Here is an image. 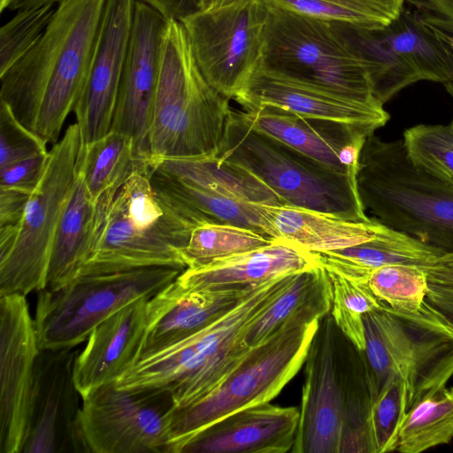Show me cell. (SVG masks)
I'll return each instance as SVG.
<instances>
[{
    "mask_svg": "<svg viewBox=\"0 0 453 453\" xmlns=\"http://www.w3.org/2000/svg\"><path fill=\"white\" fill-rule=\"evenodd\" d=\"M234 100L243 110L273 105L304 117L345 123L372 133L385 126L390 118L383 104L347 97L269 70L262 64Z\"/></svg>",
    "mask_w": 453,
    "mask_h": 453,
    "instance_id": "obj_19",
    "label": "cell"
},
{
    "mask_svg": "<svg viewBox=\"0 0 453 453\" xmlns=\"http://www.w3.org/2000/svg\"><path fill=\"white\" fill-rule=\"evenodd\" d=\"M320 319L311 311L293 316L252 346L213 388L188 405L175 407L168 423L169 453H180L190 438L221 418L275 398L304 365Z\"/></svg>",
    "mask_w": 453,
    "mask_h": 453,
    "instance_id": "obj_7",
    "label": "cell"
},
{
    "mask_svg": "<svg viewBox=\"0 0 453 453\" xmlns=\"http://www.w3.org/2000/svg\"><path fill=\"white\" fill-rule=\"evenodd\" d=\"M426 301L442 312L453 323V288L429 283Z\"/></svg>",
    "mask_w": 453,
    "mask_h": 453,
    "instance_id": "obj_49",
    "label": "cell"
},
{
    "mask_svg": "<svg viewBox=\"0 0 453 453\" xmlns=\"http://www.w3.org/2000/svg\"><path fill=\"white\" fill-rule=\"evenodd\" d=\"M426 271L429 283L453 288V254L441 255Z\"/></svg>",
    "mask_w": 453,
    "mask_h": 453,
    "instance_id": "obj_48",
    "label": "cell"
},
{
    "mask_svg": "<svg viewBox=\"0 0 453 453\" xmlns=\"http://www.w3.org/2000/svg\"><path fill=\"white\" fill-rule=\"evenodd\" d=\"M343 28L364 57L373 94L382 104L403 88L421 81L415 69L391 49L380 30Z\"/></svg>",
    "mask_w": 453,
    "mask_h": 453,
    "instance_id": "obj_35",
    "label": "cell"
},
{
    "mask_svg": "<svg viewBox=\"0 0 453 453\" xmlns=\"http://www.w3.org/2000/svg\"><path fill=\"white\" fill-rule=\"evenodd\" d=\"M183 270L148 267L79 275L39 291L34 319L40 349L77 347L111 314L140 298H150Z\"/></svg>",
    "mask_w": 453,
    "mask_h": 453,
    "instance_id": "obj_11",
    "label": "cell"
},
{
    "mask_svg": "<svg viewBox=\"0 0 453 453\" xmlns=\"http://www.w3.org/2000/svg\"><path fill=\"white\" fill-rule=\"evenodd\" d=\"M47 142L24 126L0 101V168L49 152Z\"/></svg>",
    "mask_w": 453,
    "mask_h": 453,
    "instance_id": "obj_43",
    "label": "cell"
},
{
    "mask_svg": "<svg viewBox=\"0 0 453 453\" xmlns=\"http://www.w3.org/2000/svg\"><path fill=\"white\" fill-rule=\"evenodd\" d=\"M327 272L367 283L377 268L405 265L427 269L443 255L440 250L388 226L373 239L344 249L314 253Z\"/></svg>",
    "mask_w": 453,
    "mask_h": 453,
    "instance_id": "obj_27",
    "label": "cell"
},
{
    "mask_svg": "<svg viewBox=\"0 0 453 453\" xmlns=\"http://www.w3.org/2000/svg\"><path fill=\"white\" fill-rule=\"evenodd\" d=\"M56 8L46 4L17 11L0 29V74L7 71L38 41Z\"/></svg>",
    "mask_w": 453,
    "mask_h": 453,
    "instance_id": "obj_42",
    "label": "cell"
},
{
    "mask_svg": "<svg viewBox=\"0 0 453 453\" xmlns=\"http://www.w3.org/2000/svg\"><path fill=\"white\" fill-rule=\"evenodd\" d=\"M319 265L314 253L289 242L274 239L265 247L186 268L176 278L185 288L257 286L279 276Z\"/></svg>",
    "mask_w": 453,
    "mask_h": 453,
    "instance_id": "obj_24",
    "label": "cell"
},
{
    "mask_svg": "<svg viewBox=\"0 0 453 453\" xmlns=\"http://www.w3.org/2000/svg\"><path fill=\"white\" fill-rule=\"evenodd\" d=\"M298 423L297 407L253 405L203 429L180 453H286L293 449Z\"/></svg>",
    "mask_w": 453,
    "mask_h": 453,
    "instance_id": "obj_22",
    "label": "cell"
},
{
    "mask_svg": "<svg viewBox=\"0 0 453 453\" xmlns=\"http://www.w3.org/2000/svg\"><path fill=\"white\" fill-rule=\"evenodd\" d=\"M426 21L453 36V0H405Z\"/></svg>",
    "mask_w": 453,
    "mask_h": 453,
    "instance_id": "obj_45",
    "label": "cell"
},
{
    "mask_svg": "<svg viewBox=\"0 0 453 453\" xmlns=\"http://www.w3.org/2000/svg\"><path fill=\"white\" fill-rule=\"evenodd\" d=\"M265 183L283 204L368 221L357 177L338 172L250 127L231 110L215 156Z\"/></svg>",
    "mask_w": 453,
    "mask_h": 453,
    "instance_id": "obj_8",
    "label": "cell"
},
{
    "mask_svg": "<svg viewBox=\"0 0 453 453\" xmlns=\"http://www.w3.org/2000/svg\"><path fill=\"white\" fill-rule=\"evenodd\" d=\"M106 0H62L35 45L0 74V101L56 143L81 95Z\"/></svg>",
    "mask_w": 453,
    "mask_h": 453,
    "instance_id": "obj_1",
    "label": "cell"
},
{
    "mask_svg": "<svg viewBox=\"0 0 453 453\" xmlns=\"http://www.w3.org/2000/svg\"><path fill=\"white\" fill-rule=\"evenodd\" d=\"M267 20L264 0H241L180 21L200 72L222 96L234 99L260 65Z\"/></svg>",
    "mask_w": 453,
    "mask_h": 453,
    "instance_id": "obj_12",
    "label": "cell"
},
{
    "mask_svg": "<svg viewBox=\"0 0 453 453\" xmlns=\"http://www.w3.org/2000/svg\"><path fill=\"white\" fill-rule=\"evenodd\" d=\"M267 5L262 65L360 102L382 104L373 94L364 57L342 26Z\"/></svg>",
    "mask_w": 453,
    "mask_h": 453,
    "instance_id": "obj_9",
    "label": "cell"
},
{
    "mask_svg": "<svg viewBox=\"0 0 453 453\" xmlns=\"http://www.w3.org/2000/svg\"><path fill=\"white\" fill-rule=\"evenodd\" d=\"M380 33L421 81L444 85L453 79V36L426 21L415 10L404 5Z\"/></svg>",
    "mask_w": 453,
    "mask_h": 453,
    "instance_id": "obj_28",
    "label": "cell"
},
{
    "mask_svg": "<svg viewBox=\"0 0 453 453\" xmlns=\"http://www.w3.org/2000/svg\"><path fill=\"white\" fill-rule=\"evenodd\" d=\"M150 169L239 200L283 204L279 196L255 175L216 157L166 158L155 163Z\"/></svg>",
    "mask_w": 453,
    "mask_h": 453,
    "instance_id": "obj_29",
    "label": "cell"
},
{
    "mask_svg": "<svg viewBox=\"0 0 453 453\" xmlns=\"http://www.w3.org/2000/svg\"><path fill=\"white\" fill-rule=\"evenodd\" d=\"M337 334L329 312L319 319L305 358L293 453H339L343 396Z\"/></svg>",
    "mask_w": 453,
    "mask_h": 453,
    "instance_id": "obj_16",
    "label": "cell"
},
{
    "mask_svg": "<svg viewBox=\"0 0 453 453\" xmlns=\"http://www.w3.org/2000/svg\"><path fill=\"white\" fill-rule=\"evenodd\" d=\"M268 236L289 242L309 252L321 253L373 239L386 226L376 218L368 221L287 204L260 203Z\"/></svg>",
    "mask_w": 453,
    "mask_h": 453,
    "instance_id": "obj_25",
    "label": "cell"
},
{
    "mask_svg": "<svg viewBox=\"0 0 453 453\" xmlns=\"http://www.w3.org/2000/svg\"><path fill=\"white\" fill-rule=\"evenodd\" d=\"M337 348L343 396L339 453H372L369 429L372 402L359 351L339 329Z\"/></svg>",
    "mask_w": 453,
    "mask_h": 453,
    "instance_id": "obj_32",
    "label": "cell"
},
{
    "mask_svg": "<svg viewBox=\"0 0 453 453\" xmlns=\"http://www.w3.org/2000/svg\"><path fill=\"white\" fill-rule=\"evenodd\" d=\"M204 222L212 221L156 188L149 171H137L116 192L79 275L148 267L185 270L182 250L193 229Z\"/></svg>",
    "mask_w": 453,
    "mask_h": 453,
    "instance_id": "obj_3",
    "label": "cell"
},
{
    "mask_svg": "<svg viewBox=\"0 0 453 453\" xmlns=\"http://www.w3.org/2000/svg\"><path fill=\"white\" fill-rule=\"evenodd\" d=\"M80 349H40L34 371L22 453H89L73 377Z\"/></svg>",
    "mask_w": 453,
    "mask_h": 453,
    "instance_id": "obj_14",
    "label": "cell"
},
{
    "mask_svg": "<svg viewBox=\"0 0 453 453\" xmlns=\"http://www.w3.org/2000/svg\"><path fill=\"white\" fill-rule=\"evenodd\" d=\"M137 0H106L88 78L73 109L81 144L111 131Z\"/></svg>",
    "mask_w": 453,
    "mask_h": 453,
    "instance_id": "obj_18",
    "label": "cell"
},
{
    "mask_svg": "<svg viewBox=\"0 0 453 453\" xmlns=\"http://www.w3.org/2000/svg\"><path fill=\"white\" fill-rule=\"evenodd\" d=\"M453 438V387L423 399L407 414L396 450L420 453L447 444Z\"/></svg>",
    "mask_w": 453,
    "mask_h": 453,
    "instance_id": "obj_36",
    "label": "cell"
},
{
    "mask_svg": "<svg viewBox=\"0 0 453 453\" xmlns=\"http://www.w3.org/2000/svg\"><path fill=\"white\" fill-rule=\"evenodd\" d=\"M40 351L26 296L0 295V453H20Z\"/></svg>",
    "mask_w": 453,
    "mask_h": 453,
    "instance_id": "obj_17",
    "label": "cell"
},
{
    "mask_svg": "<svg viewBox=\"0 0 453 453\" xmlns=\"http://www.w3.org/2000/svg\"><path fill=\"white\" fill-rule=\"evenodd\" d=\"M230 99L204 79L182 24L168 20L149 134L150 167L166 158L215 157Z\"/></svg>",
    "mask_w": 453,
    "mask_h": 453,
    "instance_id": "obj_5",
    "label": "cell"
},
{
    "mask_svg": "<svg viewBox=\"0 0 453 453\" xmlns=\"http://www.w3.org/2000/svg\"><path fill=\"white\" fill-rule=\"evenodd\" d=\"M273 238L256 230L221 222L196 226L182 250L187 268L253 250L271 244Z\"/></svg>",
    "mask_w": 453,
    "mask_h": 453,
    "instance_id": "obj_37",
    "label": "cell"
},
{
    "mask_svg": "<svg viewBox=\"0 0 453 453\" xmlns=\"http://www.w3.org/2000/svg\"><path fill=\"white\" fill-rule=\"evenodd\" d=\"M447 91L453 96V79L444 84Z\"/></svg>",
    "mask_w": 453,
    "mask_h": 453,
    "instance_id": "obj_53",
    "label": "cell"
},
{
    "mask_svg": "<svg viewBox=\"0 0 453 453\" xmlns=\"http://www.w3.org/2000/svg\"><path fill=\"white\" fill-rule=\"evenodd\" d=\"M368 286L380 302L403 312H416L425 303L429 282L422 267L389 265L375 269Z\"/></svg>",
    "mask_w": 453,
    "mask_h": 453,
    "instance_id": "obj_38",
    "label": "cell"
},
{
    "mask_svg": "<svg viewBox=\"0 0 453 453\" xmlns=\"http://www.w3.org/2000/svg\"><path fill=\"white\" fill-rule=\"evenodd\" d=\"M450 125H451V127H453V119H452V121H451Z\"/></svg>",
    "mask_w": 453,
    "mask_h": 453,
    "instance_id": "obj_54",
    "label": "cell"
},
{
    "mask_svg": "<svg viewBox=\"0 0 453 453\" xmlns=\"http://www.w3.org/2000/svg\"><path fill=\"white\" fill-rule=\"evenodd\" d=\"M357 187L365 210L384 225L453 254V184L415 165L403 140L366 138Z\"/></svg>",
    "mask_w": 453,
    "mask_h": 453,
    "instance_id": "obj_4",
    "label": "cell"
},
{
    "mask_svg": "<svg viewBox=\"0 0 453 453\" xmlns=\"http://www.w3.org/2000/svg\"><path fill=\"white\" fill-rule=\"evenodd\" d=\"M296 273L256 286L211 323L138 360L116 386L127 390L168 391L176 407L193 403L219 384L245 357L251 348L245 342L249 328Z\"/></svg>",
    "mask_w": 453,
    "mask_h": 453,
    "instance_id": "obj_2",
    "label": "cell"
},
{
    "mask_svg": "<svg viewBox=\"0 0 453 453\" xmlns=\"http://www.w3.org/2000/svg\"><path fill=\"white\" fill-rule=\"evenodd\" d=\"M411 160L436 177L453 184V127L451 125H418L403 139Z\"/></svg>",
    "mask_w": 453,
    "mask_h": 453,
    "instance_id": "obj_41",
    "label": "cell"
},
{
    "mask_svg": "<svg viewBox=\"0 0 453 453\" xmlns=\"http://www.w3.org/2000/svg\"><path fill=\"white\" fill-rule=\"evenodd\" d=\"M359 351L372 402L392 377L403 380L408 411L453 378V323L428 302L416 312L381 305L364 316Z\"/></svg>",
    "mask_w": 453,
    "mask_h": 453,
    "instance_id": "obj_6",
    "label": "cell"
},
{
    "mask_svg": "<svg viewBox=\"0 0 453 453\" xmlns=\"http://www.w3.org/2000/svg\"><path fill=\"white\" fill-rule=\"evenodd\" d=\"M255 287L188 289L175 279L148 300L147 326L138 360L211 323L234 308Z\"/></svg>",
    "mask_w": 453,
    "mask_h": 453,
    "instance_id": "obj_21",
    "label": "cell"
},
{
    "mask_svg": "<svg viewBox=\"0 0 453 453\" xmlns=\"http://www.w3.org/2000/svg\"><path fill=\"white\" fill-rule=\"evenodd\" d=\"M48 157L49 152L0 168V188L31 194L43 174Z\"/></svg>",
    "mask_w": 453,
    "mask_h": 453,
    "instance_id": "obj_44",
    "label": "cell"
},
{
    "mask_svg": "<svg viewBox=\"0 0 453 453\" xmlns=\"http://www.w3.org/2000/svg\"><path fill=\"white\" fill-rule=\"evenodd\" d=\"M137 171H149L136 155L133 139L111 130L103 137L81 145L77 173L90 196L97 202L110 191H118Z\"/></svg>",
    "mask_w": 453,
    "mask_h": 453,
    "instance_id": "obj_31",
    "label": "cell"
},
{
    "mask_svg": "<svg viewBox=\"0 0 453 453\" xmlns=\"http://www.w3.org/2000/svg\"><path fill=\"white\" fill-rule=\"evenodd\" d=\"M116 192L110 191L96 202L77 173L57 228L45 288L61 287L79 275L96 244Z\"/></svg>",
    "mask_w": 453,
    "mask_h": 453,
    "instance_id": "obj_26",
    "label": "cell"
},
{
    "mask_svg": "<svg viewBox=\"0 0 453 453\" xmlns=\"http://www.w3.org/2000/svg\"><path fill=\"white\" fill-rule=\"evenodd\" d=\"M145 3L167 20L180 21L183 18L198 10L196 0H138Z\"/></svg>",
    "mask_w": 453,
    "mask_h": 453,
    "instance_id": "obj_47",
    "label": "cell"
},
{
    "mask_svg": "<svg viewBox=\"0 0 453 453\" xmlns=\"http://www.w3.org/2000/svg\"><path fill=\"white\" fill-rule=\"evenodd\" d=\"M407 414L406 386L402 379L392 377L372 402L369 429L372 453L396 450L400 430Z\"/></svg>",
    "mask_w": 453,
    "mask_h": 453,
    "instance_id": "obj_40",
    "label": "cell"
},
{
    "mask_svg": "<svg viewBox=\"0 0 453 453\" xmlns=\"http://www.w3.org/2000/svg\"><path fill=\"white\" fill-rule=\"evenodd\" d=\"M30 195L0 188V227L14 226L19 222Z\"/></svg>",
    "mask_w": 453,
    "mask_h": 453,
    "instance_id": "obj_46",
    "label": "cell"
},
{
    "mask_svg": "<svg viewBox=\"0 0 453 453\" xmlns=\"http://www.w3.org/2000/svg\"><path fill=\"white\" fill-rule=\"evenodd\" d=\"M12 0H0V12H3L5 9L10 8Z\"/></svg>",
    "mask_w": 453,
    "mask_h": 453,
    "instance_id": "obj_52",
    "label": "cell"
},
{
    "mask_svg": "<svg viewBox=\"0 0 453 453\" xmlns=\"http://www.w3.org/2000/svg\"><path fill=\"white\" fill-rule=\"evenodd\" d=\"M61 1L62 0H12L9 9L12 11H19L41 6L46 4H55Z\"/></svg>",
    "mask_w": 453,
    "mask_h": 453,
    "instance_id": "obj_50",
    "label": "cell"
},
{
    "mask_svg": "<svg viewBox=\"0 0 453 453\" xmlns=\"http://www.w3.org/2000/svg\"><path fill=\"white\" fill-rule=\"evenodd\" d=\"M333 288L327 271L321 265L299 272L289 286L249 328L245 342L252 347L279 330L293 316L311 311L321 318L332 307Z\"/></svg>",
    "mask_w": 453,
    "mask_h": 453,
    "instance_id": "obj_30",
    "label": "cell"
},
{
    "mask_svg": "<svg viewBox=\"0 0 453 453\" xmlns=\"http://www.w3.org/2000/svg\"><path fill=\"white\" fill-rule=\"evenodd\" d=\"M241 114L254 129L355 177L364 143L373 134L363 127L308 118L273 105L244 110Z\"/></svg>",
    "mask_w": 453,
    "mask_h": 453,
    "instance_id": "obj_20",
    "label": "cell"
},
{
    "mask_svg": "<svg viewBox=\"0 0 453 453\" xmlns=\"http://www.w3.org/2000/svg\"><path fill=\"white\" fill-rule=\"evenodd\" d=\"M149 173L156 188L193 207L212 222L229 223L267 235L260 203L221 195L155 169H150Z\"/></svg>",
    "mask_w": 453,
    "mask_h": 453,
    "instance_id": "obj_33",
    "label": "cell"
},
{
    "mask_svg": "<svg viewBox=\"0 0 453 453\" xmlns=\"http://www.w3.org/2000/svg\"><path fill=\"white\" fill-rule=\"evenodd\" d=\"M241 0H196L198 10H209L228 5Z\"/></svg>",
    "mask_w": 453,
    "mask_h": 453,
    "instance_id": "obj_51",
    "label": "cell"
},
{
    "mask_svg": "<svg viewBox=\"0 0 453 453\" xmlns=\"http://www.w3.org/2000/svg\"><path fill=\"white\" fill-rule=\"evenodd\" d=\"M333 288L330 313L337 328L359 350L365 347L364 316L379 308L368 283H359L327 272Z\"/></svg>",
    "mask_w": 453,
    "mask_h": 453,
    "instance_id": "obj_39",
    "label": "cell"
},
{
    "mask_svg": "<svg viewBox=\"0 0 453 453\" xmlns=\"http://www.w3.org/2000/svg\"><path fill=\"white\" fill-rule=\"evenodd\" d=\"M267 4L328 20L361 31L387 27L401 12L405 0H264Z\"/></svg>",
    "mask_w": 453,
    "mask_h": 453,
    "instance_id": "obj_34",
    "label": "cell"
},
{
    "mask_svg": "<svg viewBox=\"0 0 453 453\" xmlns=\"http://www.w3.org/2000/svg\"><path fill=\"white\" fill-rule=\"evenodd\" d=\"M149 299L125 305L91 332L73 366L74 381L82 397L102 385L116 382L137 363Z\"/></svg>",
    "mask_w": 453,
    "mask_h": 453,
    "instance_id": "obj_23",
    "label": "cell"
},
{
    "mask_svg": "<svg viewBox=\"0 0 453 453\" xmlns=\"http://www.w3.org/2000/svg\"><path fill=\"white\" fill-rule=\"evenodd\" d=\"M80 150L74 123L49 150L43 174L19 222L0 227V295L27 296L46 288L57 228L77 178Z\"/></svg>",
    "mask_w": 453,
    "mask_h": 453,
    "instance_id": "obj_10",
    "label": "cell"
},
{
    "mask_svg": "<svg viewBox=\"0 0 453 453\" xmlns=\"http://www.w3.org/2000/svg\"><path fill=\"white\" fill-rule=\"evenodd\" d=\"M168 20L136 1L128 50L118 90L111 130L134 142L138 158L148 165L149 134L158 84L161 51Z\"/></svg>",
    "mask_w": 453,
    "mask_h": 453,
    "instance_id": "obj_15",
    "label": "cell"
},
{
    "mask_svg": "<svg viewBox=\"0 0 453 453\" xmlns=\"http://www.w3.org/2000/svg\"><path fill=\"white\" fill-rule=\"evenodd\" d=\"M168 391L102 385L82 397L81 427L89 452L169 453Z\"/></svg>",
    "mask_w": 453,
    "mask_h": 453,
    "instance_id": "obj_13",
    "label": "cell"
}]
</instances>
